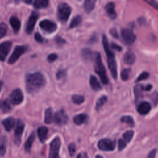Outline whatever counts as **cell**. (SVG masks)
Returning <instances> with one entry per match:
<instances>
[{"mask_svg": "<svg viewBox=\"0 0 158 158\" xmlns=\"http://www.w3.org/2000/svg\"><path fill=\"white\" fill-rule=\"evenodd\" d=\"M49 1L47 0H36L34 1L33 6L36 9L45 8L48 6Z\"/></svg>", "mask_w": 158, "mask_h": 158, "instance_id": "cell-27", "label": "cell"}, {"mask_svg": "<svg viewBox=\"0 0 158 158\" xmlns=\"http://www.w3.org/2000/svg\"><path fill=\"white\" fill-rule=\"evenodd\" d=\"M0 109H1L3 112H6L10 110V106L7 101H0Z\"/></svg>", "mask_w": 158, "mask_h": 158, "instance_id": "cell-33", "label": "cell"}, {"mask_svg": "<svg viewBox=\"0 0 158 158\" xmlns=\"http://www.w3.org/2000/svg\"><path fill=\"white\" fill-rule=\"evenodd\" d=\"M24 123L20 120H18L17 123L16 124L14 135H15V143L19 145L21 142V138L22 136V133L24 130Z\"/></svg>", "mask_w": 158, "mask_h": 158, "instance_id": "cell-11", "label": "cell"}, {"mask_svg": "<svg viewBox=\"0 0 158 158\" xmlns=\"http://www.w3.org/2000/svg\"><path fill=\"white\" fill-rule=\"evenodd\" d=\"M2 123L3 126L4 127L5 129L7 131H9L15 126V118L14 117H8L6 119L2 121Z\"/></svg>", "mask_w": 158, "mask_h": 158, "instance_id": "cell-18", "label": "cell"}, {"mask_svg": "<svg viewBox=\"0 0 158 158\" xmlns=\"http://www.w3.org/2000/svg\"><path fill=\"white\" fill-rule=\"evenodd\" d=\"M26 51V47L24 46H17L15 48L12 55L8 60V63L9 64H13L15 63L18 59Z\"/></svg>", "mask_w": 158, "mask_h": 158, "instance_id": "cell-8", "label": "cell"}, {"mask_svg": "<svg viewBox=\"0 0 158 158\" xmlns=\"http://www.w3.org/2000/svg\"><path fill=\"white\" fill-rule=\"evenodd\" d=\"M95 158H103V157L101 156H100V155H98V156H96L95 157Z\"/></svg>", "mask_w": 158, "mask_h": 158, "instance_id": "cell-51", "label": "cell"}, {"mask_svg": "<svg viewBox=\"0 0 158 158\" xmlns=\"http://www.w3.org/2000/svg\"><path fill=\"white\" fill-rule=\"evenodd\" d=\"M143 90L146 91H149L152 88V85L151 84H148L146 86H143Z\"/></svg>", "mask_w": 158, "mask_h": 158, "instance_id": "cell-50", "label": "cell"}, {"mask_svg": "<svg viewBox=\"0 0 158 158\" xmlns=\"http://www.w3.org/2000/svg\"><path fill=\"white\" fill-rule=\"evenodd\" d=\"M38 13L35 11H33L31 13L27 23L26 32L28 34H31V32L33 31L35 23L38 20Z\"/></svg>", "mask_w": 158, "mask_h": 158, "instance_id": "cell-12", "label": "cell"}, {"mask_svg": "<svg viewBox=\"0 0 158 158\" xmlns=\"http://www.w3.org/2000/svg\"><path fill=\"white\" fill-rule=\"evenodd\" d=\"M48 129L46 127H40L37 130V134L41 142H44L47 138Z\"/></svg>", "mask_w": 158, "mask_h": 158, "instance_id": "cell-19", "label": "cell"}, {"mask_svg": "<svg viewBox=\"0 0 158 158\" xmlns=\"http://www.w3.org/2000/svg\"><path fill=\"white\" fill-rule=\"evenodd\" d=\"M147 3H148L150 6H151L152 7H154L155 9L158 10V3L154 1L149 0V1H146Z\"/></svg>", "mask_w": 158, "mask_h": 158, "instance_id": "cell-43", "label": "cell"}, {"mask_svg": "<svg viewBox=\"0 0 158 158\" xmlns=\"http://www.w3.org/2000/svg\"><path fill=\"white\" fill-rule=\"evenodd\" d=\"M26 88L29 93H35L43 87L46 83L44 77L40 72L28 74L25 79Z\"/></svg>", "mask_w": 158, "mask_h": 158, "instance_id": "cell-1", "label": "cell"}, {"mask_svg": "<svg viewBox=\"0 0 158 158\" xmlns=\"http://www.w3.org/2000/svg\"><path fill=\"white\" fill-rule=\"evenodd\" d=\"M57 59V55L56 54H51L48 56V60L50 62H52L55 61Z\"/></svg>", "mask_w": 158, "mask_h": 158, "instance_id": "cell-42", "label": "cell"}, {"mask_svg": "<svg viewBox=\"0 0 158 158\" xmlns=\"http://www.w3.org/2000/svg\"><path fill=\"white\" fill-rule=\"evenodd\" d=\"M56 41L58 44H62L64 43H65V40L62 38H61L60 37H57L56 38Z\"/></svg>", "mask_w": 158, "mask_h": 158, "instance_id": "cell-49", "label": "cell"}, {"mask_svg": "<svg viewBox=\"0 0 158 158\" xmlns=\"http://www.w3.org/2000/svg\"><path fill=\"white\" fill-rule=\"evenodd\" d=\"M94 69L96 73L99 75L102 83L104 85L108 83V78L106 75L105 67L101 60V57L99 53H97L95 55V66Z\"/></svg>", "mask_w": 158, "mask_h": 158, "instance_id": "cell-3", "label": "cell"}, {"mask_svg": "<svg viewBox=\"0 0 158 158\" xmlns=\"http://www.w3.org/2000/svg\"><path fill=\"white\" fill-rule=\"evenodd\" d=\"M134 135V132L133 130H128L123 135L124 138V141L125 142H130L132 139Z\"/></svg>", "mask_w": 158, "mask_h": 158, "instance_id": "cell-34", "label": "cell"}, {"mask_svg": "<svg viewBox=\"0 0 158 158\" xmlns=\"http://www.w3.org/2000/svg\"><path fill=\"white\" fill-rule=\"evenodd\" d=\"M53 121L59 125H62L67 122L68 117L63 110H60L55 113Z\"/></svg>", "mask_w": 158, "mask_h": 158, "instance_id": "cell-13", "label": "cell"}, {"mask_svg": "<svg viewBox=\"0 0 158 158\" xmlns=\"http://www.w3.org/2000/svg\"><path fill=\"white\" fill-rule=\"evenodd\" d=\"M9 22H10L11 27H12L14 32H15V33L18 32L19 30H20V26H21L20 21L19 20V19L15 16H12L10 17V19L9 20Z\"/></svg>", "mask_w": 158, "mask_h": 158, "instance_id": "cell-20", "label": "cell"}, {"mask_svg": "<svg viewBox=\"0 0 158 158\" xmlns=\"http://www.w3.org/2000/svg\"><path fill=\"white\" fill-rule=\"evenodd\" d=\"M110 33L114 37V38H118V33L117 32V30L115 28H112L110 30Z\"/></svg>", "mask_w": 158, "mask_h": 158, "instance_id": "cell-47", "label": "cell"}, {"mask_svg": "<svg viewBox=\"0 0 158 158\" xmlns=\"http://www.w3.org/2000/svg\"><path fill=\"white\" fill-rule=\"evenodd\" d=\"M82 56L83 57L84 59H85L86 60H89V59H91L93 58V52L88 48H85L82 50Z\"/></svg>", "mask_w": 158, "mask_h": 158, "instance_id": "cell-32", "label": "cell"}, {"mask_svg": "<svg viewBox=\"0 0 158 158\" xmlns=\"http://www.w3.org/2000/svg\"><path fill=\"white\" fill-rule=\"evenodd\" d=\"M98 146L102 151H113L115 148V142L110 139L104 138L98 142Z\"/></svg>", "mask_w": 158, "mask_h": 158, "instance_id": "cell-7", "label": "cell"}, {"mask_svg": "<svg viewBox=\"0 0 158 158\" xmlns=\"http://www.w3.org/2000/svg\"><path fill=\"white\" fill-rule=\"evenodd\" d=\"M120 121L123 123H125L128 124L130 127H133L135 125L134 120H133V118L130 116H127V115L123 116L122 117H121Z\"/></svg>", "mask_w": 158, "mask_h": 158, "instance_id": "cell-31", "label": "cell"}, {"mask_svg": "<svg viewBox=\"0 0 158 158\" xmlns=\"http://www.w3.org/2000/svg\"><path fill=\"white\" fill-rule=\"evenodd\" d=\"M40 28L48 33H53L57 28L56 24L49 20H44L40 23Z\"/></svg>", "mask_w": 158, "mask_h": 158, "instance_id": "cell-10", "label": "cell"}, {"mask_svg": "<svg viewBox=\"0 0 158 158\" xmlns=\"http://www.w3.org/2000/svg\"><path fill=\"white\" fill-rule=\"evenodd\" d=\"M77 158H81V154H79L77 156Z\"/></svg>", "mask_w": 158, "mask_h": 158, "instance_id": "cell-52", "label": "cell"}, {"mask_svg": "<svg viewBox=\"0 0 158 158\" xmlns=\"http://www.w3.org/2000/svg\"><path fill=\"white\" fill-rule=\"evenodd\" d=\"M86 119V115L85 114H80L75 115L73 117V122L74 123L77 125H80L83 123Z\"/></svg>", "mask_w": 158, "mask_h": 158, "instance_id": "cell-25", "label": "cell"}, {"mask_svg": "<svg viewBox=\"0 0 158 158\" xmlns=\"http://www.w3.org/2000/svg\"><path fill=\"white\" fill-rule=\"evenodd\" d=\"M121 35L124 43L127 45L132 44L136 40V35L131 29L122 28Z\"/></svg>", "mask_w": 158, "mask_h": 158, "instance_id": "cell-6", "label": "cell"}, {"mask_svg": "<svg viewBox=\"0 0 158 158\" xmlns=\"http://www.w3.org/2000/svg\"><path fill=\"white\" fill-rule=\"evenodd\" d=\"M7 25L4 22H1L0 23V39L6 35L7 32Z\"/></svg>", "mask_w": 158, "mask_h": 158, "instance_id": "cell-35", "label": "cell"}, {"mask_svg": "<svg viewBox=\"0 0 158 158\" xmlns=\"http://www.w3.org/2000/svg\"><path fill=\"white\" fill-rule=\"evenodd\" d=\"M89 84L91 88L94 91H99L101 89V86L96 78V77L94 75H91L89 78Z\"/></svg>", "mask_w": 158, "mask_h": 158, "instance_id": "cell-21", "label": "cell"}, {"mask_svg": "<svg viewBox=\"0 0 158 158\" xmlns=\"http://www.w3.org/2000/svg\"><path fill=\"white\" fill-rule=\"evenodd\" d=\"M126 142L122 139H118V148L120 151L123 149L125 147H126Z\"/></svg>", "mask_w": 158, "mask_h": 158, "instance_id": "cell-40", "label": "cell"}, {"mask_svg": "<svg viewBox=\"0 0 158 158\" xmlns=\"http://www.w3.org/2000/svg\"><path fill=\"white\" fill-rule=\"evenodd\" d=\"M60 139L56 137L50 143L49 158H59V149L60 147Z\"/></svg>", "mask_w": 158, "mask_h": 158, "instance_id": "cell-5", "label": "cell"}, {"mask_svg": "<svg viewBox=\"0 0 158 158\" xmlns=\"http://www.w3.org/2000/svg\"><path fill=\"white\" fill-rule=\"evenodd\" d=\"M81 22V17L80 15H77L74 17L70 23L69 28H73L76 27H78L80 24Z\"/></svg>", "mask_w": 158, "mask_h": 158, "instance_id": "cell-29", "label": "cell"}, {"mask_svg": "<svg viewBox=\"0 0 158 158\" xmlns=\"http://www.w3.org/2000/svg\"><path fill=\"white\" fill-rule=\"evenodd\" d=\"M35 133H32L30 136L28 137V138L27 139V140L26 141L25 144H24V148H25V149L29 152L31 148V146H32V144H33V141H35Z\"/></svg>", "mask_w": 158, "mask_h": 158, "instance_id": "cell-23", "label": "cell"}, {"mask_svg": "<svg viewBox=\"0 0 158 158\" xmlns=\"http://www.w3.org/2000/svg\"><path fill=\"white\" fill-rule=\"evenodd\" d=\"M52 110L51 108H48L45 110L44 114V122L47 124L51 123L53 121V114Z\"/></svg>", "mask_w": 158, "mask_h": 158, "instance_id": "cell-24", "label": "cell"}, {"mask_svg": "<svg viewBox=\"0 0 158 158\" xmlns=\"http://www.w3.org/2000/svg\"><path fill=\"white\" fill-rule=\"evenodd\" d=\"M156 149H152V151H151L149 152V153L148 154L147 158H155L156 157Z\"/></svg>", "mask_w": 158, "mask_h": 158, "instance_id": "cell-45", "label": "cell"}, {"mask_svg": "<svg viewBox=\"0 0 158 158\" xmlns=\"http://www.w3.org/2000/svg\"><path fill=\"white\" fill-rule=\"evenodd\" d=\"M2 83L0 81V91H1V86H2Z\"/></svg>", "mask_w": 158, "mask_h": 158, "instance_id": "cell-53", "label": "cell"}, {"mask_svg": "<svg viewBox=\"0 0 158 158\" xmlns=\"http://www.w3.org/2000/svg\"><path fill=\"white\" fill-rule=\"evenodd\" d=\"M130 73V69H123L121 72V78L123 81L128 80L129 78V74Z\"/></svg>", "mask_w": 158, "mask_h": 158, "instance_id": "cell-36", "label": "cell"}, {"mask_svg": "<svg viewBox=\"0 0 158 158\" xmlns=\"http://www.w3.org/2000/svg\"><path fill=\"white\" fill-rule=\"evenodd\" d=\"M107 97L106 96L103 95L101 96L96 102V107H95L96 110H98L99 109H100L104 106V104L107 102Z\"/></svg>", "mask_w": 158, "mask_h": 158, "instance_id": "cell-28", "label": "cell"}, {"mask_svg": "<svg viewBox=\"0 0 158 158\" xmlns=\"http://www.w3.org/2000/svg\"><path fill=\"white\" fill-rule=\"evenodd\" d=\"M6 144L7 139L4 136L0 138V156L2 157L4 156L6 152Z\"/></svg>", "mask_w": 158, "mask_h": 158, "instance_id": "cell-26", "label": "cell"}, {"mask_svg": "<svg viewBox=\"0 0 158 158\" xmlns=\"http://www.w3.org/2000/svg\"><path fill=\"white\" fill-rule=\"evenodd\" d=\"M68 149H69V152L70 155L72 156L74 154L75 152V144L74 143H70L69 146H68Z\"/></svg>", "mask_w": 158, "mask_h": 158, "instance_id": "cell-39", "label": "cell"}, {"mask_svg": "<svg viewBox=\"0 0 158 158\" xmlns=\"http://www.w3.org/2000/svg\"><path fill=\"white\" fill-rule=\"evenodd\" d=\"M102 44L107 56L109 69L110 70L112 77L114 79H116L117 78V67L115 61V54L112 51V50L110 49L107 37L105 35L102 36Z\"/></svg>", "mask_w": 158, "mask_h": 158, "instance_id": "cell-2", "label": "cell"}, {"mask_svg": "<svg viewBox=\"0 0 158 158\" xmlns=\"http://www.w3.org/2000/svg\"><path fill=\"white\" fill-rule=\"evenodd\" d=\"M65 75H66L65 71L63 70H59L57 72V73H56V78L57 79H60V78H64L65 76Z\"/></svg>", "mask_w": 158, "mask_h": 158, "instance_id": "cell-41", "label": "cell"}, {"mask_svg": "<svg viewBox=\"0 0 158 158\" xmlns=\"http://www.w3.org/2000/svg\"><path fill=\"white\" fill-rule=\"evenodd\" d=\"M96 1L95 0H86L84 2V9L86 12H91L95 6Z\"/></svg>", "mask_w": 158, "mask_h": 158, "instance_id": "cell-22", "label": "cell"}, {"mask_svg": "<svg viewBox=\"0 0 158 158\" xmlns=\"http://www.w3.org/2000/svg\"><path fill=\"white\" fill-rule=\"evenodd\" d=\"M143 90V85H138L135 87V94L136 98H138L139 97L141 96Z\"/></svg>", "mask_w": 158, "mask_h": 158, "instance_id": "cell-37", "label": "cell"}, {"mask_svg": "<svg viewBox=\"0 0 158 158\" xmlns=\"http://www.w3.org/2000/svg\"><path fill=\"white\" fill-rule=\"evenodd\" d=\"M151 107L150 104L147 101H142L137 106V111L141 115H146L151 110Z\"/></svg>", "mask_w": 158, "mask_h": 158, "instance_id": "cell-15", "label": "cell"}, {"mask_svg": "<svg viewBox=\"0 0 158 158\" xmlns=\"http://www.w3.org/2000/svg\"><path fill=\"white\" fill-rule=\"evenodd\" d=\"M152 100L155 104H157L158 102V93L156 92L154 93Z\"/></svg>", "mask_w": 158, "mask_h": 158, "instance_id": "cell-48", "label": "cell"}, {"mask_svg": "<svg viewBox=\"0 0 158 158\" xmlns=\"http://www.w3.org/2000/svg\"><path fill=\"white\" fill-rule=\"evenodd\" d=\"M148 77H149V73L147 72H143L139 75V77H138V78L136 80V81L138 82V81H141L143 80H146Z\"/></svg>", "mask_w": 158, "mask_h": 158, "instance_id": "cell-38", "label": "cell"}, {"mask_svg": "<svg viewBox=\"0 0 158 158\" xmlns=\"http://www.w3.org/2000/svg\"><path fill=\"white\" fill-rule=\"evenodd\" d=\"M105 10L110 19H115L117 14L115 10V4L114 2H110L106 4L105 6Z\"/></svg>", "mask_w": 158, "mask_h": 158, "instance_id": "cell-16", "label": "cell"}, {"mask_svg": "<svg viewBox=\"0 0 158 158\" xmlns=\"http://www.w3.org/2000/svg\"><path fill=\"white\" fill-rule=\"evenodd\" d=\"M23 100V94L20 89L17 88L12 91L10 94V101L14 105L20 104Z\"/></svg>", "mask_w": 158, "mask_h": 158, "instance_id": "cell-9", "label": "cell"}, {"mask_svg": "<svg viewBox=\"0 0 158 158\" xmlns=\"http://www.w3.org/2000/svg\"><path fill=\"white\" fill-rule=\"evenodd\" d=\"M85 97L82 95L75 94L73 95L72 97V100L73 103L76 104H81L85 101Z\"/></svg>", "mask_w": 158, "mask_h": 158, "instance_id": "cell-30", "label": "cell"}, {"mask_svg": "<svg viewBox=\"0 0 158 158\" xmlns=\"http://www.w3.org/2000/svg\"><path fill=\"white\" fill-rule=\"evenodd\" d=\"M35 39L38 43H42L43 41V37L38 33H35Z\"/></svg>", "mask_w": 158, "mask_h": 158, "instance_id": "cell-44", "label": "cell"}, {"mask_svg": "<svg viewBox=\"0 0 158 158\" xmlns=\"http://www.w3.org/2000/svg\"><path fill=\"white\" fill-rule=\"evenodd\" d=\"M111 48L113 49H115L118 51H120L122 50V47H120L119 45L114 43H112V44H111Z\"/></svg>", "mask_w": 158, "mask_h": 158, "instance_id": "cell-46", "label": "cell"}, {"mask_svg": "<svg viewBox=\"0 0 158 158\" xmlns=\"http://www.w3.org/2000/svg\"><path fill=\"white\" fill-rule=\"evenodd\" d=\"M12 46V42L5 41L0 44V60L4 61L7 56Z\"/></svg>", "mask_w": 158, "mask_h": 158, "instance_id": "cell-14", "label": "cell"}, {"mask_svg": "<svg viewBox=\"0 0 158 158\" xmlns=\"http://www.w3.org/2000/svg\"><path fill=\"white\" fill-rule=\"evenodd\" d=\"M71 13V7L65 2L60 3L57 7V17L62 22H65L69 19Z\"/></svg>", "mask_w": 158, "mask_h": 158, "instance_id": "cell-4", "label": "cell"}, {"mask_svg": "<svg viewBox=\"0 0 158 158\" xmlns=\"http://www.w3.org/2000/svg\"><path fill=\"white\" fill-rule=\"evenodd\" d=\"M136 59L134 52L131 51H128L125 52L123 57V61L127 65H132L134 64Z\"/></svg>", "mask_w": 158, "mask_h": 158, "instance_id": "cell-17", "label": "cell"}]
</instances>
